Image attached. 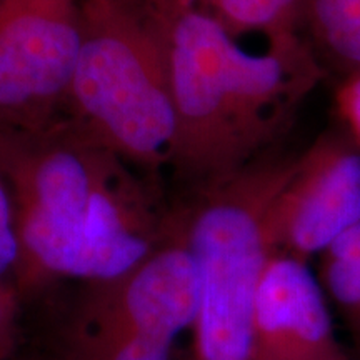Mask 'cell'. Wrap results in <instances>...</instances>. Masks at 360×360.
Returning <instances> with one entry per match:
<instances>
[{
    "label": "cell",
    "mask_w": 360,
    "mask_h": 360,
    "mask_svg": "<svg viewBox=\"0 0 360 360\" xmlns=\"http://www.w3.org/2000/svg\"><path fill=\"white\" fill-rule=\"evenodd\" d=\"M345 360H347V359H345Z\"/></svg>",
    "instance_id": "e0dca14e"
},
{
    "label": "cell",
    "mask_w": 360,
    "mask_h": 360,
    "mask_svg": "<svg viewBox=\"0 0 360 360\" xmlns=\"http://www.w3.org/2000/svg\"><path fill=\"white\" fill-rule=\"evenodd\" d=\"M305 7L307 0H215L209 12L236 40L257 32L269 49H289L305 42Z\"/></svg>",
    "instance_id": "30bf717a"
},
{
    "label": "cell",
    "mask_w": 360,
    "mask_h": 360,
    "mask_svg": "<svg viewBox=\"0 0 360 360\" xmlns=\"http://www.w3.org/2000/svg\"><path fill=\"white\" fill-rule=\"evenodd\" d=\"M319 257L323 292L350 323L360 327V222L340 233Z\"/></svg>",
    "instance_id": "8fae6325"
},
{
    "label": "cell",
    "mask_w": 360,
    "mask_h": 360,
    "mask_svg": "<svg viewBox=\"0 0 360 360\" xmlns=\"http://www.w3.org/2000/svg\"><path fill=\"white\" fill-rule=\"evenodd\" d=\"M304 27L323 64L342 79L360 75V0H307Z\"/></svg>",
    "instance_id": "9c48e42d"
},
{
    "label": "cell",
    "mask_w": 360,
    "mask_h": 360,
    "mask_svg": "<svg viewBox=\"0 0 360 360\" xmlns=\"http://www.w3.org/2000/svg\"><path fill=\"white\" fill-rule=\"evenodd\" d=\"M80 51V0H0V130L64 119Z\"/></svg>",
    "instance_id": "8992f818"
},
{
    "label": "cell",
    "mask_w": 360,
    "mask_h": 360,
    "mask_svg": "<svg viewBox=\"0 0 360 360\" xmlns=\"http://www.w3.org/2000/svg\"><path fill=\"white\" fill-rule=\"evenodd\" d=\"M360 222V147L323 137L297 157L269 212L274 252L307 262Z\"/></svg>",
    "instance_id": "52a82bcc"
},
{
    "label": "cell",
    "mask_w": 360,
    "mask_h": 360,
    "mask_svg": "<svg viewBox=\"0 0 360 360\" xmlns=\"http://www.w3.org/2000/svg\"><path fill=\"white\" fill-rule=\"evenodd\" d=\"M0 169L11 188L22 297L56 278L122 276L167 237L154 192L115 152L67 119L39 130H0Z\"/></svg>",
    "instance_id": "6da1fadb"
},
{
    "label": "cell",
    "mask_w": 360,
    "mask_h": 360,
    "mask_svg": "<svg viewBox=\"0 0 360 360\" xmlns=\"http://www.w3.org/2000/svg\"><path fill=\"white\" fill-rule=\"evenodd\" d=\"M297 157L265 155L240 174L195 192L184 236L200 278L192 360H257L255 305L270 255L269 212Z\"/></svg>",
    "instance_id": "277c9868"
},
{
    "label": "cell",
    "mask_w": 360,
    "mask_h": 360,
    "mask_svg": "<svg viewBox=\"0 0 360 360\" xmlns=\"http://www.w3.org/2000/svg\"><path fill=\"white\" fill-rule=\"evenodd\" d=\"M200 278L180 214L146 259L110 281L90 282L62 332L58 360H182Z\"/></svg>",
    "instance_id": "5b68a950"
},
{
    "label": "cell",
    "mask_w": 360,
    "mask_h": 360,
    "mask_svg": "<svg viewBox=\"0 0 360 360\" xmlns=\"http://www.w3.org/2000/svg\"><path fill=\"white\" fill-rule=\"evenodd\" d=\"M174 137L167 162L199 192L264 159L322 77L309 40L245 52L193 0H162Z\"/></svg>",
    "instance_id": "7a4b0ae2"
},
{
    "label": "cell",
    "mask_w": 360,
    "mask_h": 360,
    "mask_svg": "<svg viewBox=\"0 0 360 360\" xmlns=\"http://www.w3.org/2000/svg\"><path fill=\"white\" fill-rule=\"evenodd\" d=\"M64 119L130 165H165L175 120L162 0H80Z\"/></svg>",
    "instance_id": "3957f363"
},
{
    "label": "cell",
    "mask_w": 360,
    "mask_h": 360,
    "mask_svg": "<svg viewBox=\"0 0 360 360\" xmlns=\"http://www.w3.org/2000/svg\"><path fill=\"white\" fill-rule=\"evenodd\" d=\"M12 360H19V359H12Z\"/></svg>",
    "instance_id": "2e32d148"
},
{
    "label": "cell",
    "mask_w": 360,
    "mask_h": 360,
    "mask_svg": "<svg viewBox=\"0 0 360 360\" xmlns=\"http://www.w3.org/2000/svg\"><path fill=\"white\" fill-rule=\"evenodd\" d=\"M337 103L345 124L360 147V75L342 80L337 92Z\"/></svg>",
    "instance_id": "5bb4252c"
},
{
    "label": "cell",
    "mask_w": 360,
    "mask_h": 360,
    "mask_svg": "<svg viewBox=\"0 0 360 360\" xmlns=\"http://www.w3.org/2000/svg\"><path fill=\"white\" fill-rule=\"evenodd\" d=\"M22 299L13 278L0 281V360L15 359L20 335Z\"/></svg>",
    "instance_id": "7c38bea8"
},
{
    "label": "cell",
    "mask_w": 360,
    "mask_h": 360,
    "mask_svg": "<svg viewBox=\"0 0 360 360\" xmlns=\"http://www.w3.org/2000/svg\"><path fill=\"white\" fill-rule=\"evenodd\" d=\"M257 360H345L327 295L307 262L270 255L255 305Z\"/></svg>",
    "instance_id": "ba28073f"
},
{
    "label": "cell",
    "mask_w": 360,
    "mask_h": 360,
    "mask_svg": "<svg viewBox=\"0 0 360 360\" xmlns=\"http://www.w3.org/2000/svg\"><path fill=\"white\" fill-rule=\"evenodd\" d=\"M19 262V242H17L15 217L11 188L0 169V281L13 278Z\"/></svg>",
    "instance_id": "4fadbf2b"
},
{
    "label": "cell",
    "mask_w": 360,
    "mask_h": 360,
    "mask_svg": "<svg viewBox=\"0 0 360 360\" xmlns=\"http://www.w3.org/2000/svg\"><path fill=\"white\" fill-rule=\"evenodd\" d=\"M193 2H195L199 7L205 8V11H209V8L212 7V4L215 2V0H193Z\"/></svg>",
    "instance_id": "9a60e30c"
}]
</instances>
